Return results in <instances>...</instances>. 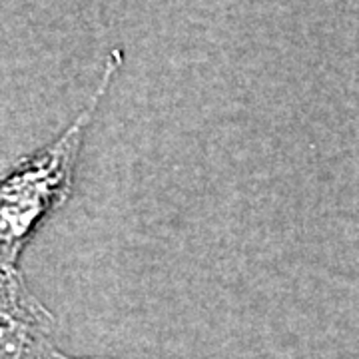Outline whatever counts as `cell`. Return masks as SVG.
Here are the masks:
<instances>
[{"instance_id":"6da1fadb","label":"cell","mask_w":359,"mask_h":359,"mask_svg":"<svg viewBox=\"0 0 359 359\" xmlns=\"http://www.w3.org/2000/svg\"><path fill=\"white\" fill-rule=\"evenodd\" d=\"M122 62V52L110 54L102 82L90 104L78 114L74 124L48 148L28 158L2 182L0 190V242H2V268H14L25 248L26 238L40 219L54 205L65 200L72 186V172L76 166L80 144L96 106L108 90L110 78Z\"/></svg>"},{"instance_id":"7a4b0ae2","label":"cell","mask_w":359,"mask_h":359,"mask_svg":"<svg viewBox=\"0 0 359 359\" xmlns=\"http://www.w3.org/2000/svg\"><path fill=\"white\" fill-rule=\"evenodd\" d=\"M40 359H72V358H65V355H60L58 351H52V349H46L44 353H42V358Z\"/></svg>"}]
</instances>
